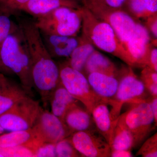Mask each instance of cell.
<instances>
[{
  "instance_id": "6da1fadb",
  "label": "cell",
  "mask_w": 157,
  "mask_h": 157,
  "mask_svg": "<svg viewBox=\"0 0 157 157\" xmlns=\"http://www.w3.org/2000/svg\"><path fill=\"white\" fill-rule=\"evenodd\" d=\"M19 26L30 56L33 83L41 88L53 85L59 78V70L45 48L39 28L35 21L28 20L21 21Z\"/></svg>"
},
{
  "instance_id": "7a4b0ae2",
  "label": "cell",
  "mask_w": 157,
  "mask_h": 157,
  "mask_svg": "<svg viewBox=\"0 0 157 157\" xmlns=\"http://www.w3.org/2000/svg\"><path fill=\"white\" fill-rule=\"evenodd\" d=\"M0 73L16 75L25 89L32 93L30 56L19 25L8 36L0 48Z\"/></svg>"
},
{
  "instance_id": "3957f363",
  "label": "cell",
  "mask_w": 157,
  "mask_h": 157,
  "mask_svg": "<svg viewBox=\"0 0 157 157\" xmlns=\"http://www.w3.org/2000/svg\"><path fill=\"white\" fill-rule=\"evenodd\" d=\"M82 34L94 46L117 57L131 67L128 55L109 24L82 6Z\"/></svg>"
},
{
  "instance_id": "277c9868",
  "label": "cell",
  "mask_w": 157,
  "mask_h": 157,
  "mask_svg": "<svg viewBox=\"0 0 157 157\" xmlns=\"http://www.w3.org/2000/svg\"><path fill=\"white\" fill-rule=\"evenodd\" d=\"M82 6L78 9L61 7L48 14L36 17L39 30L45 33L76 36L81 28Z\"/></svg>"
},
{
  "instance_id": "5b68a950",
  "label": "cell",
  "mask_w": 157,
  "mask_h": 157,
  "mask_svg": "<svg viewBox=\"0 0 157 157\" xmlns=\"http://www.w3.org/2000/svg\"><path fill=\"white\" fill-rule=\"evenodd\" d=\"M59 67L61 83L73 98L84 105L90 114L99 103L105 102L107 104L108 99L101 98L94 91L83 73L68 64Z\"/></svg>"
},
{
  "instance_id": "8992f818",
  "label": "cell",
  "mask_w": 157,
  "mask_h": 157,
  "mask_svg": "<svg viewBox=\"0 0 157 157\" xmlns=\"http://www.w3.org/2000/svg\"><path fill=\"white\" fill-rule=\"evenodd\" d=\"M42 109L39 101L27 96L0 115V126L8 132L29 130L35 124Z\"/></svg>"
},
{
  "instance_id": "52a82bcc",
  "label": "cell",
  "mask_w": 157,
  "mask_h": 157,
  "mask_svg": "<svg viewBox=\"0 0 157 157\" xmlns=\"http://www.w3.org/2000/svg\"><path fill=\"white\" fill-rule=\"evenodd\" d=\"M145 89L143 82L138 78L132 68L126 70L119 81L117 91L114 97L108 100L112 107L110 111L111 119L116 126L120 116L121 109L125 103L135 104L144 100Z\"/></svg>"
},
{
  "instance_id": "ba28073f",
  "label": "cell",
  "mask_w": 157,
  "mask_h": 157,
  "mask_svg": "<svg viewBox=\"0 0 157 157\" xmlns=\"http://www.w3.org/2000/svg\"><path fill=\"white\" fill-rule=\"evenodd\" d=\"M132 104V107L123 115L125 123L133 135L136 147L141 144L150 134L154 117L146 99Z\"/></svg>"
},
{
  "instance_id": "9c48e42d",
  "label": "cell",
  "mask_w": 157,
  "mask_h": 157,
  "mask_svg": "<svg viewBox=\"0 0 157 157\" xmlns=\"http://www.w3.org/2000/svg\"><path fill=\"white\" fill-rule=\"evenodd\" d=\"M86 8L99 19L110 25L124 49L125 45L134 33L137 22L122 9H109L99 7Z\"/></svg>"
},
{
  "instance_id": "30bf717a",
  "label": "cell",
  "mask_w": 157,
  "mask_h": 157,
  "mask_svg": "<svg viewBox=\"0 0 157 157\" xmlns=\"http://www.w3.org/2000/svg\"><path fill=\"white\" fill-rule=\"evenodd\" d=\"M32 129L36 138L42 143L56 144L71 135L63 121L43 108Z\"/></svg>"
},
{
  "instance_id": "8fae6325",
  "label": "cell",
  "mask_w": 157,
  "mask_h": 157,
  "mask_svg": "<svg viewBox=\"0 0 157 157\" xmlns=\"http://www.w3.org/2000/svg\"><path fill=\"white\" fill-rule=\"evenodd\" d=\"M68 137L82 156L111 157L110 146L99 132L88 129L74 132Z\"/></svg>"
},
{
  "instance_id": "7c38bea8",
  "label": "cell",
  "mask_w": 157,
  "mask_h": 157,
  "mask_svg": "<svg viewBox=\"0 0 157 157\" xmlns=\"http://www.w3.org/2000/svg\"><path fill=\"white\" fill-rule=\"evenodd\" d=\"M150 41V38L147 28L137 23L134 33L124 48L131 67L144 68L147 66L151 49Z\"/></svg>"
},
{
  "instance_id": "4fadbf2b",
  "label": "cell",
  "mask_w": 157,
  "mask_h": 157,
  "mask_svg": "<svg viewBox=\"0 0 157 157\" xmlns=\"http://www.w3.org/2000/svg\"><path fill=\"white\" fill-rule=\"evenodd\" d=\"M40 33L45 48L52 59L69 58L78 43L77 36H67Z\"/></svg>"
},
{
  "instance_id": "5bb4252c",
  "label": "cell",
  "mask_w": 157,
  "mask_h": 157,
  "mask_svg": "<svg viewBox=\"0 0 157 157\" xmlns=\"http://www.w3.org/2000/svg\"><path fill=\"white\" fill-rule=\"evenodd\" d=\"M29 94L21 83L0 73V115Z\"/></svg>"
},
{
  "instance_id": "9a60e30c",
  "label": "cell",
  "mask_w": 157,
  "mask_h": 157,
  "mask_svg": "<svg viewBox=\"0 0 157 157\" xmlns=\"http://www.w3.org/2000/svg\"><path fill=\"white\" fill-rule=\"evenodd\" d=\"M61 7L78 9L81 6L78 2L74 0H29L21 7L20 11H24L36 18Z\"/></svg>"
},
{
  "instance_id": "2e32d148",
  "label": "cell",
  "mask_w": 157,
  "mask_h": 157,
  "mask_svg": "<svg viewBox=\"0 0 157 157\" xmlns=\"http://www.w3.org/2000/svg\"><path fill=\"white\" fill-rule=\"evenodd\" d=\"M52 113L63 121L65 114L73 104L79 102L71 95L60 82L48 100Z\"/></svg>"
},
{
  "instance_id": "e0dca14e",
  "label": "cell",
  "mask_w": 157,
  "mask_h": 157,
  "mask_svg": "<svg viewBox=\"0 0 157 157\" xmlns=\"http://www.w3.org/2000/svg\"><path fill=\"white\" fill-rule=\"evenodd\" d=\"M78 103L68 109L63 120L71 135L74 132L90 129L91 124V114L86 109L78 106Z\"/></svg>"
},
{
  "instance_id": "ac0fdd59",
  "label": "cell",
  "mask_w": 157,
  "mask_h": 157,
  "mask_svg": "<svg viewBox=\"0 0 157 157\" xmlns=\"http://www.w3.org/2000/svg\"><path fill=\"white\" fill-rule=\"evenodd\" d=\"M88 75L89 83L97 94L107 99L114 97L118 86L117 78L98 73H92Z\"/></svg>"
},
{
  "instance_id": "d6986e66",
  "label": "cell",
  "mask_w": 157,
  "mask_h": 157,
  "mask_svg": "<svg viewBox=\"0 0 157 157\" xmlns=\"http://www.w3.org/2000/svg\"><path fill=\"white\" fill-rule=\"evenodd\" d=\"M107 105L105 102L99 103L94 107L91 115L98 132L104 137L110 146L115 126L111 119Z\"/></svg>"
},
{
  "instance_id": "ffe728a7",
  "label": "cell",
  "mask_w": 157,
  "mask_h": 157,
  "mask_svg": "<svg viewBox=\"0 0 157 157\" xmlns=\"http://www.w3.org/2000/svg\"><path fill=\"white\" fill-rule=\"evenodd\" d=\"M84 71L88 74L98 73L117 78L120 72L117 67L108 58L95 50L88 59Z\"/></svg>"
},
{
  "instance_id": "44dd1931",
  "label": "cell",
  "mask_w": 157,
  "mask_h": 157,
  "mask_svg": "<svg viewBox=\"0 0 157 157\" xmlns=\"http://www.w3.org/2000/svg\"><path fill=\"white\" fill-rule=\"evenodd\" d=\"M32 128L25 131H11L0 135V147H12L26 145L36 149L41 144Z\"/></svg>"
},
{
  "instance_id": "7402d4cb",
  "label": "cell",
  "mask_w": 157,
  "mask_h": 157,
  "mask_svg": "<svg viewBox=\"0 0 157 157\" xmlns=\"http://www.w3.org/2000/svg\"><path fill=\"white\" fill-rule=\"evenodd\" d=\"M110 147L111 151H131L135 147L133 135L125 123L123 114L120 116L113 130Z\"/></svg>"
},
{
  "instance_id": "603a6c76",
  "label": "cell",
  "mask_w": 157,
  "mask_h": 157,
  "mask_svg": "<svg viewBox=\"0 0 157 157\" xmlns=\"http://www.w3.org/2000/svg\"><path fill=\"white\" fill-rule=\"evenodd\" d=\"M95 50L94 45L82 34L78 37V45L69 57L68 65L82 73L86 61Z\"/></svg>"
},
{
  "instance_id": "cb8c5ba5",
  "label": "cell",
  "mask_w": 157,
  "mask_h": 157,
  "mask_svg": "<svg viewBox=\"0 0 157 157\" xmlns=\"http://www.w3.org/2000/svg\"><path fill=\"white\" fill-rule=\"evenodd\" d=\"M125 4L137 18H147L157 14V0H127Z\"/></svg>"
},
{
  "instance_id": "d4e9b609",
  "label": "cell",
  "mask_w": 157,
  "mask_h": 157,
  "mask_svg": "<svg viewBox=\"0 0 157 157\" xmlns=\"http://www.w3.org/2000/svg\"><path fill=\"white\" fill-rule=\"evenodd\" d=\"M12 14L0 6V48L8 36L17 27L10 17Z\"/></svg>"
},
{
  "instance_id": "484cf974",
  "label": "cell",
  "mask_w": 157,
  "mask_h": 157,
  "mask_svg": "<svg viewBox=\"0 0 157 157\" xmlns=\"http://www.w3.org/2000/svg\"><path fill=\"white\" fill-rule=\"evenodd\" d=\"M36 149L26 145L0 147V157H35Z\"/></svg>"
},
{
  "instance_id": "4316f807",
  "label": "cell",
  "mask_w": 157,
  "mask_h": 157,
  "mask_svg": "<svg viewBox=\"0 0 157 157\" xmlns=\"http://www.w3.org/2000/svg\"><path fill=\"white\" fill-rule=\"evenodd\" d=\"M157 72L149 67L143 68L140 80L151 97H157Z\"/></svg>"
},
{
  "instance_id": "83f0119b",
  "label": "cell",
  "mask_w": 157,
  "mask_h": 157,
  "mask_svg": "<svg viewBox=\"0 0 157 157\" xmlns=\"http://www.w3.org/2000/svg\"><path fill=\"white\" fill-rule=\"evenodd\" d=\"M56 152L58 157H81L68 137L63 139L56 144Z\"/></svg>"
},
{
  "instance_id": "f1b7e54d",
  "label": "cell",
  "mask_w": 157,
  "mask_h": 157,
  "mask_svg": "<svg viewBox=\"0 0 157 157\" xmlns=\"http://www.w3.org/2000/svg\"><path fill=\"white\" fill-rule=\"evenodd\" d=\"M127 0H83V6L86 7H99L109 9H121Z\"/></svg>"
},
{
  "instance_id": "f546056e",
  "label": "cell",
  "mask_w": 157,
  "mask_h": 157,
  "mask_svg": "<svg viewBox=\"0 0 157 157\" xmlns=\"http://www.w3.org/2000/svg\"><path fill=\"white\" fill-rule=\"evenodd\" d=\"M136 155L143 157H157V133L144 142Z\"/></svg>"
},
{
  "instance_id": "4dcf8cb0",
  "label": "cell",
  "mask_w": 157,
  "mask_h": 157,
  "mask_svg": "<svg viewBox=\"0 0 157 157\" xmlns=\"http://www.w3.org/2000/svg\"><path fill=\"white\" fill-rule=\"evenodd\" d=\"M56 144L51 143H43L37 149L35 157H56Z\"/></svg>"
},
{
  "instance_id": "1f68e13d",
  "label": "cell",
  "mask_w": 157,
  "mask_h": 157,
  "mask_svg": "<svg viewBox=\"0 0 157 157\" xmlns=\"http://www.w3.org/2000/svg\"><path fill=\"white\" fill-rule=\"evenodd\" d=\"M29 0H2L0 6L14 14L15 11H20L21 7Z\"/></svg>"
},
{
  "instance_id": "d6a6232c",
  "label": "cell",
  "mask_w": 157,
  "mask_h": 157,
  "mask_svg": "<svg viewBox=\"0 0 157 157\" xmlns=\"http://www.w3.org/2000/svg\"><path fill=\"white\" fill-rule=\"evenodd\" d=\"M157 14L147 17V25L153 35L157 39Z\"/></svg>"
},
{
  "instance_id": "836d02e7",
  "label": "cell",
  "mask_w": 157,
  "mask_h": 157,
  "mask_svg": "<svg viewBox=\"0 0 157 157\" xmlns=\"http://www.w3.org/2000/svg\"><path fill=\"white\" fill-rule=\"evenodd\" d=\"M147 67L157 72V49L151 48L149 56Z\"/></svg>"
},
{
  "instance_id": "e575fe53",
  "label": "cell",
  "mask_w": 157,
  "mask_h": 157,
  "mask_svg": "<svg viewBox=\"0 0 157 157\" xmlns=\"http://www.w3.org/2000/svg\"><path fill=\"white\" fill-rule=\"evenodd\" d=\"M146 101L149 104L154 117V123L156 126L157 124V97H153L149 98Z\"/></svg>"
},
{
  "instance_id": "d590c367",
  "label": "cell",
  "mask_w": 157,
  "mask_h": 157,
  "mask_svg": "<svg viewBox=\"0 0 157 157\" xmlns=\"http://www.w3.org/2000/svg\"><path fill=\"white\" fill-rule=\"evenodd\" d=\"M111 157H134L131 151L111 150Z\"/></svg>"
},
{
  "instance_id": "8d00e7d4",
  "label": "cell",
  "mask_w": 157,
  "mask_h": 157,
  "mask_svg": "<svg viewBox=\"0 0 157 157\" xmlns=\"http://www.w3.org/2000/svg\"><path fill=\"white\" fill-rule=\"evenodd\" d=\"M5 131H6L2 127L0 126V135L5 133Z\"/></svg>"
},
{
  "instance_id": "74e56055",
  "label": "cell",
  "mask_w": 157,
  "mask_h": 157,
  "mask_svg": "<svg viewBox=\"0 0 157 157\" xmlns=\"http://www.w3.org/2000/svg\"><path fill=\"white\" fill-rule=\"evenodd\" d=\"M74 1H77V2H81L82 3L83 0H74Z\"/></svg>"
},
{
  "instance_id": "f35d334b",
  "label": "cell",
  "mask_w": 157,
  "mask_h": 157,
  "mask_svg": "<svg viewBox=\"0 0 157 157\" xmlns=\"http://www.w3.org/2000/svg\"><path fill=\"white\" fill-rule=\"evenodd\" d=\"M2 0H0V2H1V1H2Z\"/></svg>"
}]
</instances>
